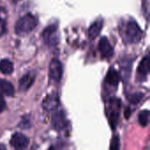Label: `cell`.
I'll return each mask as SVG.
<instances>
[{
  "label": "cell",
  "instance_id": "obj_1",
  "mask_svg": "<svg viewBox=\"0 0 150 150\" xmlns=\"http://www.w3.org/2000/svg\"><path fill=\"white\" fill-rule=\"evenodd\" d=\"M37 24V18L31 13H28L17 21L15 25V33L20 36L26 35L36 27Z\"/></svg>",
  "mask_w": 150,
  "mask_h": 150
},
{
  "label": "cell",
  "instance_id": "obj_2",
  "mask_svg": "<svg viewBox=\"0 0 150 150\" xmlns=\"http://www.w3.org/2000/svg\"><path fill=\"white\" fill-rule=\"evenodd\" d=\"M123 39L128 43H137L141 40L142 36V31L139 25L135 21H128L124 27Z\"/></svg>",
  "mask_w": 150,
  "mask_h": 150
},
{
  "label": "cell",
  "instance_id": "obj_3",
  "mask_svg": "<svg viewBox=\"0 0 150 150\" xmlns=\"http://www.w3.org/2000/svg\"><path fill=\"white\" fill-rule=\"evenodd\" d=\"M42 37L47 45L50 47L56 46L58 43V35H57V26L56 25H49L47 26L42 33Z\"/></svg>",
  "mask_w": 150,
  "mask_h": 150
},
{
  "label": "cell",
  "instance_id": "obj_4",
  "mask_svg": "<svg viewBox=\"0 0 150 150\" xmlns=\"http://www.w3.org/2000/svg\"><path fill=\"white\" fill-rule=\"evenodd\" d=\"M62 62L57 59H53L49 64V76L50 78L58 83L61 81L62 76Z\"/></svg>",
  "mask_w": 150,
  "mask_h": 150
},
{
  "label": "cell",
  "instance_id": "obj_5",
  "mask_svg": "<svg viewBox=\"0 0 150 150\" xmlns=\"http://www.w3.org/2000/svg\"><path fill=\"white\" fill-rule=\"evenodd\" d=\"M98 50H99L101 56L105 59L111 58L114 54L113 47H112L110 41L108 40L106 37H102L100 39L99 43H98Z\"/></svg>",
  "mask_w": 150,
  "mask_h": 150
},
{
  "label": "cell",
  "instance_id": "obj_6",
  "mask_svg": "<svg viewBox=\"0 0 150 150\" xmlns=\"http://www.w3.org/2000/svg\"><path fill=\"white\" fill-rule=\"evenodd\" d=\"M28 138L21 133L14 134L11 139V144L16 149H24L28 146Z\"/></svg>",
  "mask_w": 150,
  "mask_h": 150
},
{
  "label": "cell",
  "instance_id": "obj_7",
  "mask_svg": "<svg viewBox=\"0 0 150 150\" xmlns=\"http://www.w3.org/2000/svg\"><path fill=\"white\" fill-rule=\"evenodd\" d=\"M60 104L59 97L56 93H52L48 95L43 101V107L47 111H53L55 110Z\"/></svg>",
  "mask_w": 150,
  "mask_h": 150
},
{
  "label": "cell",
  "instance_id": "obj_8",
  "mask_svg": "<svg viewBox=\"0 0 150 150\" xmlns=\"http://www.w3.org/2000/svg\"><path fill=\"white\" fill-rule=\"evenodd\" d=\"M52 125L57 130H62L66 127V118L62 111L56 112L53 114Z\"/></svg>",
  "mask_w": 150,
  "mask_h": 150
},
{
  "label": "cell",
  "instance_id": "obj_9",
  "mask_svg": "<svg viewBox=\"0 0 150 150\" xmlns=\"http://www.w3.org/2000/svg\"><path fill=\"white\" fill-rule=\"evenodd\" d=\"M35 80V75L32 72H29L27 74H25L24 76H22V78L19 80V91H27L32 84L33 83Z\"/></svg>",
  "mask_w": 150,
  "mask_h": 150
},
{
  "label": "cell",
  "instance_id": "obj_10",
  "mask_svg": "<svg viewBox=\"0 0 150 150\" xmlns=\"http://www.w3.org/2000/svg\"><path fill=\"white\" fill-rule=\"evenodd\" d=\"M120 75L119 73L113 69L111 68L109 71L107 72L106 77H105V83L108 84L109 86L116 88L118 86V83L120 82Z\"/></svg>",
  "mask_w": 150,
  "mask_h": 150
},
{
  "label": "cell",
  "instance_id": "obj_11",
  "mask_svg": "<svg viewBox=\"0 0 150 150\" xmlns=\"http://www.w3.org/2000/svg\"><path fill=\"white\" fill-rule=\"evenodd\" d=\"M102 27H103V20L102 19H98L97 21H95L89 28L88 30V35L91 39H96L101 30H102Z\"/></svg>",
  "mask_w": 150,
  "mask_h": 150
},
{
  "label": "cell",
  "instance_id": "obj_12",
  "mask_svg": "<svg viewBox=\"0 0 150 150\" xmlns=\"http://www.w3.org/2000/svg\"><path fill=\"white\" fill-rule=\"evenodd\" d=\"M14 92H15L14 87L11 84V83L4 79L0 80V95L13 96Z\"/></svg>",
  "mask_w": 150,
  "mask_h": 150
},
{
  "label": "cell",
  "instance_id": "obj_13",
  "mask_svg": "<svg viewBox=\"0 0 150 150\" xmlns=\"http://www.w3.org/2000/svg\"><path fill=\"white\" fill-rule=\"evenodd\" d=\"M149 71V56L147 55L142 59V61L141 62L138 67V75L140 76V77L145 78L148 76Z\"/></svg>",
  "mask_w": 150,
  "mask_h": 150
},
{
  "label": "cell",
  "instance_id": "obj_14",
  "mask_svg": "<svg viewBox=\"0 0 150 150\" xmlns=\"http://www.w3.org/2000/svg\"><path fill=\"white\" fill-rule=\"evenodd\" d=\"M0 71L4 75H10L13 71V64L8 59H3L0 61Z\"/></svg>",
  "mask_w": 150,
  "mask_h": 150
},
{
  "label": "cell",
  "instance_id": "obj_15",
  "mask_svg": "<svg viewBox=\"0 0 150 150\" xmlns=\"http://www.w3.org/2000/svg\"><path fill=\"white\" fill-rule=\"evenodd\" d=\"M139 123L142 127H147L149 121V111L145 110L140 112L139 117H138Z\"/></svg>",
  "mask_w": 150,
  "mask_h": 150
},
{
  "label": "cell",
  "instance_id": "obj_16",
  "mask_svg": "<svg viewBox=\"0 0 150 150\" xmlns=\"http://www.w3.org/2000/svg\"><path fill=\"white\" fill-rule=\"evenodd\" d=\"M120 138L118 135H114L111 141V145H110V150H120Z\"/></svg>",
  "mask_w": 150,
  "mask_h": 150
},
{
  "label": "cell",
  "instance_id": "obj_17",
  "mask_svg": "<svg viewBox=\"0 0 150 150\" xmlns=\"http://www.w3.org/2000/svg\"><path fill=\"white\" fill-rule=\"evenodd\" d=\"M142 97H143V95L142 93H134V94L129 96L128 99L130 100V102L132 104H138L142 100Z\"/></svg>",
  "mask_w": 150,
  "mask_h": 150
},
{
  "label": "cell",
  "instance_id": "obj_18",
  "mask_svg": "<svg viewBox=\"0 0 150 150\" xmlns=\"http://www.w3.org/2000/svg\"><path fill=\"white\" fill-rule=\"evenodd\" d=\"M6 32V24L4 19L0 18V36L4 35Z\"/></svg>",
  "mask_w": 150,
  "mask_h": 150
},
{
  "label": "cell",
  "instance_id": "obj_19",
  "mask_svg": "<svg viewBox=\"0 0 150 150\" xmlns=\"http://www.w3.org/2000/svg\"><path fill=\"white\" fill-rule=\"evenodd\" d=\"M5 106H6V103L4 99L3 98V97H0V113L5 109Z\"/></svg>",
  "mask_w": 150,
  "mask_h": 150
},
{
  "label": "cell",
  "instance_id": "obj_20",
  "mask_svg": "<svg viewBox=\"0 0 150 150\" xmlns=\"http://www.w3.org/2000/svg\"><path fill=\"white\" fill-rule=\"evenodd\" d=\"M0 150H6V148L4 144L0 143Z\"/></svg>",
  "mask_w": 150,
  "mask_h": 150
},
{
  "label": "cell",
  "instance_id": "obj_21",
  "mask_svg": "<svg viewBox=\"0 0 150 150\" xmlns=\"http://www.w3.org/2000/svg\"><path fill=\"white\" fill-rule=\"evenodd\" d=\"M48 150H54V148H52V147H51V148H49V149H48Z\"/></svg>",
  "mask_w": 150,
  "mask_h": 150
}]
</instances>
